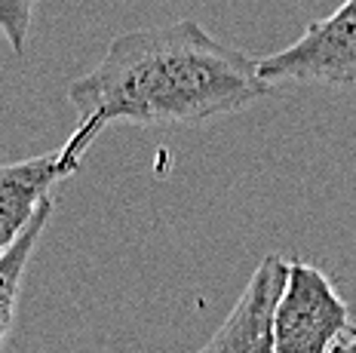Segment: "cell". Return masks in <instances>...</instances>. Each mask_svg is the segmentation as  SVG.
<instances>
[{
	"instance_id": "obj_1",
	"label": "cell",
	"mask_w": 356,
	"mask_h": 353,
	"mask_svg": "<svg viewBox=\"0 0 356 353\" xmlns=\"http://www.w3.org/2000/svg\"><path fill=\"white\" fill-rule=\"evenodd\" d=\"M270 90L258 77L255 58L215 40L194 19L126 31L111 40L89 74L68 86L77 126L58 154L80 166L111 123L191 126L246 111Z\"/></svg>"
},
{
	"instance_id": "obj_2",
	"label": "cell",
	"mask_w": 356,
	"mask_h": 353,
	"mask_svg": "<svg viewBox=\"0 0 356 353\" xmlns=\"http://www.w3.org/2000/svg\"><path fill=\"white\" fill-rule=\"evenodd\" d=\"M350 307L316 264L292 258L273 307L277 353H332L350 329Z\"/></svg>"
},
{
	"instance_id": "obj_3",
	"label": "cell",
	"mask_w": 356,
	"mask_h": 353,
	"mask_svg": "<svg viewBox=\"0 0 356 353\" xmlns=\"http://www.w3.org/2000/svg\"><path fill=\"white\" fill-rule=\"evenodd\" d=\"M267 86L277 83H356V0H344L301 34L292 47L255 62Z\"/></svg>"
},
{
	"instance_id": "obj_4",
	"label": "cell",
	"mask_w": 356,
	"mask_h": 353,
	"mask_svg": "<svg viewBox=\"0 0 356 353\" xmlns=\"http://www.w3.org/2000/svg\"><path fill=\"white\" fill-rule=\"evenodd\" d=\"M283 255H264V261L249 277L243 295L236 298L227 320L215 329L200 353H277L273 350V307L286 283Z\"/></svg>"
},
{
	"instance_id": "obj_5",
	"label": "cell",
	"mask_w": 356,
	"mask_h": 353,
	"mask_svg": "<svg viewBox=\"0 0 356 353\" xmlns=\"http://www.w3.org/2000/svg\"><path fill=\"white\" fill-rule=\"evenodd\" d=\"M77 169L80 166L68 163L58 151L0 166V255L13 249V243L37 215L40 203L53 197L58 181L74 175Z\"/></svg>"
},
{
	"instance_id": "obj_6",
	"label": "cell",
	"mask_w": 356,
	"mask_h": 353,
	"mask_svg": "<svg viewBox=\"0 0 356 353\" xmlns=\"http://www.w3.org/2000/svg\"><path fill=\"white\" fill-rule=\"evenodd\" d=\"M53 197L40 203L37 215L31 218V224L22 231V237L13 243V249L6 255H0V344H3L6 332H10L13 320H16V307L22 295V279H25L28 261H31L37 243L43 237V227H47L49 215H53Z\"/></svg>"
},
{
	"instance_id": "obj_7",
	"label": "cell",
	"mask_w": 356,
	"mask_h": 353,
	"mask_svg": "<svg viewBox=\"0 0 356 353\" xmlns=\"http://www.w3.org/2000/svg\"><path fill=\"white\" fill-rule=\"evenodd\" d=\"M37 0H0V31L13 53H25L28 31H31V16H34Z\"/></svg>"
},
{
	"instance_id": "obj_8",
	"label": "cell",
	"mask_w": 356,
	"mask_h": 353,
	"mask_svg": "<svg viewBox=\"0 0 356 353\" xmlns=\"http://www.w3.org/2000/svg\"><path fill=\"white\" fill-rule=\"evenodd\" d=\"M344 353H356V326H350L344 335Z\"/></svg>"
},
{
	"instance_id": "obj_9",
	"label": "cell",
	"mask_w": 356,
	"mask_h": 353,
	"mask_svg": "<svg viewBox=\"0 0 356 353\" xmlns=\"http://www.w3.org/2000/svg\"><path fill=\"white\" fill-rule=\"evenodd\" d=\"M332 353H344V338H341V344H338V347L332 350Z\"/></svg>"
}]
</instances>
